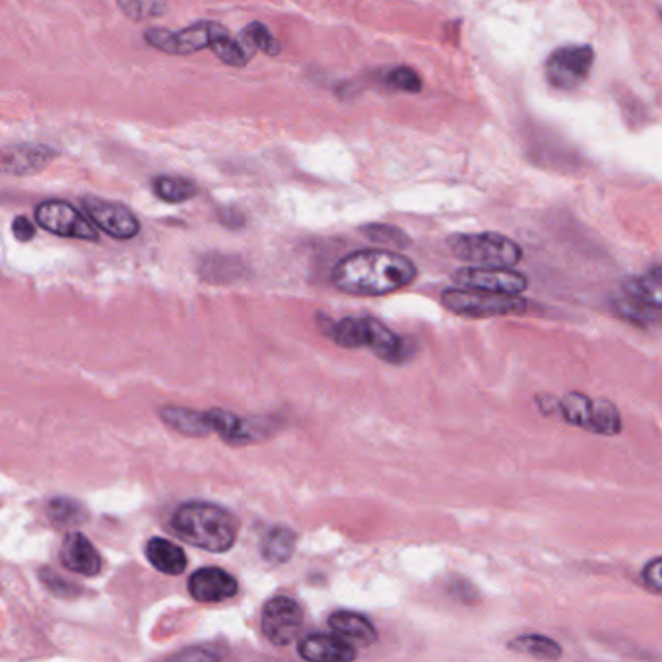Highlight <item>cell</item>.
<instances>
[{
    "mask_svg": "<svg viewBox=\"0 0 662 662\" xmlns=\"http://www.w3.org/2000/svg\"><path fill=\"white\" fill-rule=\"evenodd\" d=\"M461 288L521 296L529 288V278L509 266H471L453 274Z\"/></svg>",
    "mask_w": 662,
    "mask_h": 662,
    "instance_id": "9c48e42d",
    "label": "cell"
},
{
    "mask_svg": "<svg viewBox=\"0 0 662 662\" xmlns=\"http://www.w3.org/2000/svg\"><path fill=\"white\" fill-rule=\"evenodd\" d=\"M365 235L373 241H379V243H389L395 247H408L410 240L405 232H400L393 225H367L364 228Z\"/></svg>",
    "mask_w": 662,
    "mask_h": 662,
    "instance_id": "f1b7e54d",
    "label": "cell"
},
{
    "mask_svg": "<svg viewBox=\"0 0 662 662\" xmlns=\"http://www.w3.org/2000/svg\"><path fill=\"white\" fill-rule=\"evenodd\" d=\"M42 580L45 583V587L49 588L53 595L57 596H75L76 591L73 588L70 583L67 581L58 580L55 573L51 572V570H43Z\"/></svg>",
    "mask_w": 662,
    "mask_h": 662,
    "instance_id": "1f68e13d",
    "label": "cell"
},
{
    "mask_svg": "<svg viewBox=\"0 0 662 662\" xmlns=\"http://www.w3.org/2000/svg\"><path fill=\"white\" fill-rule=\"evenodd\" d=\"M159 418L172 430L189 438H207L214 433V423H212V412H199L191 408H181V406H166L159 410Z\"/></svg>",
    "mask_w": 662,
    "mask_h": 662,
    "instance_id": "5bb4252c",
    "label": "cell"
},
{
    "mask_svg": "<svg viewBox=\"0 0 662 662\" xmlns=\"http://www.w3.org/2000/svg\"><path fill=\"white\" fill-rule=\"evenodd\" d=\"M12 233H14V238L18 241H32L35 238V228L32 224V220L30 218H25V216H18L16 220H14V224H12Z\"/></svg>",
    "mask_w": 662,
    "mask_h": 662,
    "instance_id": "d6a6232c",
    "label": "cell"
},
{
    "mask_svg": "<svg viewBox=\"0 0 662 662\" xmlns=\"http://www.w3.org/2000/svg\"><path fill=\"white\" fill-rule=\"evenodd\" d=\"M60 563L70 572L96 577L101 572V558L82 532H70L60 544Z\"/></svg>",
    "mask_w": 662,
    "mask_h": 662,
    "instance_id": "7c38bea8",
    "label": "cell"
},
{
    "mask_svg": "<svg viewBox=\"0 0 662 662\" xmlns=\"http://www.w3.org/2000/svg\"><path fill=\"white\" fill-rule=\"evenodd\" d=\"M588 431L598 435H618L621 431V416L618 406L608 398H598L593 402V418Z\"/></svg>",
    "mask_w": 662,
    "mask_h": 662,
    "instance_id": "603a6c76",
    "label": "cell"
},
{
    "mask_svg": "<svg viewBox=\"0 0 662 662\" xmlns=\"http://www.w3.org/2000/svg\"><path fill=\"white\" fill-rule=\"evenodd\" d=\"M82 205L91 222L115 240H133L141 232L136 216L123 205L91 197L84 199Z\"/></svg>",
    "mask_w": 662,
    "mask_h": 662,
    "instance_id": "30bf717a",
    "label": "cell"
},
{
    "mask_svg": "<svg viewBox=\"0 0 662 662\" xmlns=\"http://www.w3.org/2000/svg\"><path fill=\"white\" fill-rule=\"evenodd\" d=\"M53 159V152L45 146H14L4 150L2 169L12 175H25L43 169Z\"/></svg>",
    "mask_w": 662,
    "mask_h": 662,
    "instance_id": "ac0fdd59",
    "label": "cell"
},
{
    "mask_svg": "<svg viewBox=\"0 0 662 662\" xmlns=\"http://www.w3.org/2000/svg\"><path fill=\"white\" fill-rule=\"evenodd\" d=\"M641 577H643L647 587L662 595V558H657L653 562L647 563Z\"/></svg>",
    "mask_w": 662,
    "mask_h": 662,
    "instance_id": "4dcf8cb0",
    "label": "cell"
},
{
    "mask_svg": "<svg viewBox=\"0 0 662 662\" xmlns=\"http://www.w3.org/2000/svg\"><path fill=\"white\" fill-rule=\"evenodd\" d=\"M117 4L126 16L133 18V20H141L142 14H144L142 0H117Z\"/></svg>",
    "mask_w": 662,
    "mask_h": 662,
    "instance_id": "836d02e7",
    "label": "cell"
},
{
    "mask_svg": "<svg viewBox=\"0 0 662 662\" xmlns=\"http://www.w3.org/2000/svg\"><path fill=\"white\" fill-rule=\"evenodd\" d=\"M441 304L451 313L466 319H489V317H511L529 311V301L521 296L494 294V291L471 290V288H453L443 291Z\"/></svg>",
    "mask_w": 662,
    "mask_h": 662,
    "instance_id": "277c9868",
    "label": "cell"
},
{
    "mask_svg": "<svg viewBox=\"0 0 662 662\" xmlns=\"http://www.w3.org/2000/svg\"><path fill=\"white\" fill-rule=\"evenodd\" d=\"M49 517L60 527H73L86 521V509L68 497H57L49 504Z\"/></svg>",
    "mask_w": 662,
    "mask_h": 662,
    "instance_id": "4316f807",
    "label": "cell"
},
{
    "mask_svg": "<svg viewBox=\"0 0 662 662\" xmlns=\"http://www.w3.org/2000/svg\"><path fill=\"white\" fill-rule=\"evenodd\" d=\"M367 349L390 364H402L408 360L405 340L375 319H367Z\"/></svg>",
    "mask_w": 662,
    "mask_h": 662,
    "instance_id": "e0dca14e",
    "label": "cell"
},
{
    "mask_svg": "<svg viewBox=\"0 0 662 662\" xmlns=\"http://www.w3.org/2000/svg\"><path fill=\"white\" fill-rule=\"evenodd\" d=\"M324 334L342 349L356 350L367 346V319L349 317L336 323L324 324Z\"/></svg>",
    "mask_w": 662,
    "mask_h": 662,
    "instance_id": "ffe728a7",
    "label": "cell"
},
{
    "mask_svg": "<svg viewBox=\"0 0 662 662\" xmlns=\"http://www.w3.org/2000/svg\"><path fill=\"white\" fill-rule=\"evenodd\" d=\"M225 34H228V30L224 25L216 24V22H199L181 32L148 30L146 42L152 47L169 53V55H191V53L207 49V47L212 49V45Z\"/></svg>",
    "mask_w": 662,
    "mask_h": 662,
    "instance_id": "8992f818",
    "label": "cell"
},
{
    "mask_svg": "<svg viewBox=\"0 0 662 662\" xmlns=\"http://www.w3.org/2000/svg\"><path fill=\"white\" fill-rule=\"evenodd\" d=\"M169 527L183 542L214 554L232 550L240 532L233 514L208 501H187L177 507Z\"/></svg>",
    "mask_w": 662,
    "mask_h": 662,
    "instance_id": "7a4b0ae2",
    "label": "cell"
},
{
    "mask_svg": "<svg viewBox=\"0 0 662 662\" xmlns=\"http://www.w3.org/2000/svg\"><path fill=\"white\" fill-rule=\"evenodd\" d=\"M509 649L515 653L529 654L532 659H539V661H558L562 659V647L558 641L547 636H539V633H527V636H519L514 641H509Z\"/></svg>",
    "mask_w": 662,
    "mask_h": 662,
    "instance_id": "44dd1931",
    "label": "cell"
},
{
    "mask_svg": "<svg viewBox=\"0 0 662 662\" xmlns=\"http://www.w3.org/2000/svg\"><path fill=\"white\" fill-rule=\"evenodd\" d=\"M35 220L43 230L75 240L98 241V230L90 220L65 200H47L35 208Z\"/></svg>",
    "mask_w": 662,
    "mask_h": 662,
    "instance_id": "ba28073f",
    "label": "cell"
},
{
    "mask_svg": "<svg viewBox=\"0 0 662 662\" xmlns=\"http://www.w3.org/2000/svg\"><path fill=\"white\" fill-rule=\"evenodd\" d=\"M624 294L629 301L649 309H662V266L624 282Z\"/></svg>",
    "mask_w": 662,
    "mask_h": 662,
    "instance_id": "2e32d148",
    "label": "cell"
},
{
    "mask_svg": "<svg viewBox=\"0 0 662 662\" xmlns=\"http://www.w3.org/2000/svg\"><path fill=\"white\" fill-rule=\"evenodd\" d=\"M299 657L315 662H349L356 659V649L336 633H315L299 643Z\"/></svg>",
    "mask_w": 662,
    "mask_h": 662,
    "instance_id": "4fadbf2b",
    "label": "cell"
},
{
    "mask_svg": "<svg viewBox=\"0 0 662 662\" xmlns=\"http://www.w3.org/2000/svg\"><path fill=\"white\" fill-rule=\"evenodd\" d=\"M212 51H214L218 57L224 60L225 65L243 67L249 58L253 57L255 47L243 35H241L240 40H233V37H230V34H225L224 37H220L212 45Z\"/></svg>",
    "mask_w": 662,
    "mask_h": 662,
    "instance_id": "d4e9b609",
    "label": "cell"
},
{
    "mask_svg": "<svg viewBox=\"0 0 662 662\" xmlns=\"http://www.w3.org/2000/svg\"><path fill=\"white\" fill-rule=\"evenodd\" d=\"M304 610L290 596H274L263 608L261 628L276 647H286L298 639L304 629Z\"/></svg>",
    "mask_w": 662,
    "mask_h": 662,
    "instance_id": "52a82bcc",
    "label": "cell"
},
{
    "mask_svg": "<svg viewBox=\"0 0 662 662\" xmlns=\"http://www.w3.org/2000/svg\"><path fill=\"white\" fill-rule=\"evenodd\" d=\"M241 35H243L255 49L265 51L266 55H271V57H276L282 51L280 43L274 40V35L268 32V27L258 24V22L249 24Z\"/></svg>",
    "mask_w": 662,
    "mask_h": 662,
    "instance_id": "83f0119b",
    "label": "cell"
},
{
    "mask_svg": "<svg viewBox=\"0 0 662 662\" xmlns=\"http://www.w3.org/2000/svg\"><path fill=\"white\" fill-rule=\"evenodd\" d=\"M593 402L595 400H591L583 393H570L560 400V415L565 422L588 431L593 418Z\"/></svg>",
    "mask_w": 662,
    "mask_h": 662,
    "instance_id": "cb8c5ba5",
    "label": "cell"
},
{
    "mask_svg": "<svg viewBox=\"0 0 662 662\" xmlns=\"http://www.w3.org/2000/svg\"><path fill=\"white\" fill-rule=\"evenodd\" d=\"M296 550V534L290 529H273L263 540V558L273 565L286 563Z\"/></svg>",
    "mask_w": 662,
    "mask_h": 662,
    "instance_id": "7402d4cb",
    "label": "cell"
},
{
    "mask_svg": "<svg viewBox=\"0 0 662 662\" xmlns=\"http://www.w3.org/2000/svg\"><path fill=\"white\" fill-rule=\"evenodd\" d=\"M448 247L456 258L474 266L519 265L522 249L517 241L501 233H455L448 240Z\"/></svg>",
    "mask_w": 662,
    "mask_h": 662,
    "instance_id": "3957f363",
    "label": "cell"
},
{
    "mask_svg": "<svg viewBox=\"0 0 662 662\" xmlns=\"http://www.w3.org/2000/svg\"><path fill=\"white\" fill-rule=\"evenodd\" d=\"M418 268L395 251L365 249L342 258L332 271V284L350 296L377 298L410 286Z\"/></svg>",
    "mask_w": 662,
    "mask_h": 662,
    "instance_id": "6da1fadb",
    "label": "cell"
},
{
    "mask_svg": "<svg viewBox=\"0 0 662 662\" xmlns=\"http://www.w3.org/2000/svg\"><path fill=\"white\" fill-rule=\"evenodd\" d=\"M154 192L159 199L177 205V202L191 200L199 189L195 183L181 179V177H157L154 181Z\"/></svg>",
    "mask_w": 662,
    "mask_h": 662,
    "instance_id": "484cf974",
    "label": "cell"
},
{
    "mask_svg": "<svg viewBox=\"0 0 662 662\" xmlns=\"http://www.w3.org/2000/svg\"><path fill=\"white\" fill-rule=\"evenodd\" d=\"M146 558L164 575H181L187 570V555L183 548L166 539H152L146 544Z\"/></svg>",
    "mask_w": 662,
    "mask_h": 662,
    "instance_id": "d6986e66",
    "label": "cell"
},
{
    "mask_svg": "<svg viewBox=\"0 0 662 662\" xmlns=\"http://www.w3.org/2000/svg\"><path fill=\"white\" fill-rule=\"evenodd\" d=\"M387 82H389V86H393V88H397V90L412 91V93L422 90V80H420V76H418V73L410 67L393 68L389 75H387Z\"/></svg>",
    "mask_w": 662,
    "mask_h": 662,
    "instance_id": "f546056e",
    "label": "cell"
},
{
    "mask_svg": "<svg viewBox=\"0 0 662 662\" xmlns=\"http://www.w3.org/2000/svg\"><path fill=\"white\" fill-rule=\"evenodd\" d=\"M189 593L197 603L216 605L238 595V581L222 567H202L189 577Z\"/></svg>",
    "mask_w": 662,
    "mask_h": 662,
    "instance_id": "8fae6325",
    "label": "cell"
},
{
    "mask_svg": "<svg viewBox=\"0 0 662 662\" xmlns=\"http://www.w3.org/2000/svg\"><path fill=\"white\" fill-rule=\"evenodd\" d=\"M329 626L332 633L349 641L350 646L369 647L377 641V631L373 628L372 621L362 614L349 613V610L334 613L329 618Z\"/></svg>",
    "mask_w": 662,
    "mask_h": 662,
    "instance_id": "9a60e30c",
    "label": "cell"
},
{
    "mask_svg": "<svg viewBox=\"0 0 662 662\" xmlns=\"http://www.w3.org/2000/svg\"><path fill=\"white\" fill-rule=\"evenodd\" d=\"M595 65V49L591 45H563L547 60L548 82L560 91H572L587 80Z\"/></svg>",
    "mask_w": 662,
    "mask_h": 662,
    "instance_id": "5b68a950",
    "label": "cell"
}]
</instances>
